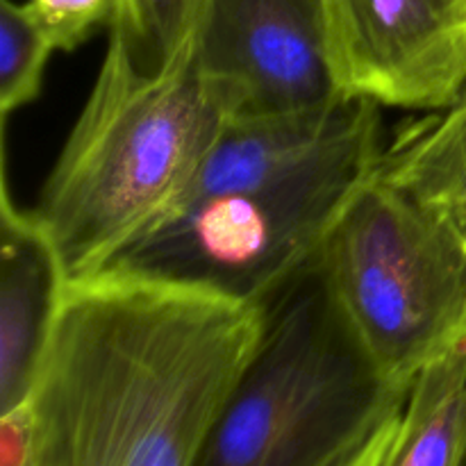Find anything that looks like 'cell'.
<instances>
[{
    "instance_id": "6da1fadb",
    "label": "cell",
    "mask_w": 466,
    "mask_h": 466,
    "mask_svg": "<svg viewBox=\"0 0 466 466\" xmlns=\"http://www.w3.org/2000/svg\"><path fill=\"white\" fill-rule=\"evenodd\" d=\"M264 308L146 278L68 282L25 408L35 466H194Z\"/></svg>"
},
{
    "instance_id": "7a4b0ae2",
    "label": "cell",
    "mask_w": 466,
    "mask_h": 466,
    "mask_svg": "<svg viewBox=\"0 0 466 466\" xmlns=\"http://www.w3.org/2000/svg\"><path fill=\"white\" fill-rule=\"evenodd\" d=\"M94 86L30 209L68 282L100 276L167 221L232 114L189 36L159 68L112 27Z\"/></svg>"
},
{
    "instance_id": "3957f363",
    "label": "cell",
    "mask_w": 466,
    "mask_h": 466,
    "mask_svg": "<svg viewBox=\"0 0 466 466\" xmlns=\"http://www.w3.org/2000/svg\"><path fill=\"white\" fill-rule=\"evenodd\" d=\"M410 385L360 349L317 262L264 305V328L194 466H337Z\"/></svg>"
},
{
    "instance_id": "277c9868",
    "label": "cell",
    "mask_w": 466,
    "mask_h": 466,
    "mask_svg": "<svg viewBox=\"0 0 466 466\" xmlns=\"http://www.w3.org/2000/svg\"><path fill=\"white\" fill-rule=\"evenodd\" d=\"M382 123L291 176L185 200L103 273L264 305L317 262L355 191L385 155Z\"/></svg>"
},
{
    "instance_id": "5b68a950",
    "label": "cell",
    "mask_w": 466,
    "mask_h": 466,
    "mask_svg": "<svg viewBox=\"0 0 466 466\" xmlns=\"http://www.w3.org/2000/svg\"><path fill=\"white\" fill-rule=\"evenodd\" d=\"M317 267L360 349L387 380L410 385L466 344V244L378 173L349 200Z\"/></svg>"
},
{
    "instance_id": "8992f818",
    "label": "cell",
    "mask_w": 466,
    "mask_h": 466,
    "mask_svg": "<svg viewBox=\"0 0 466 466\" xmlns=\"http://www.w3.org/2000/svg\"><path fill=\"white\" fill-rule=\"evenodd\" d=\"M189 46L235 116L344 100L330 68L326 0H203Z\"/></svg>"
},
{
    "instance_id": "52a82bcc",
    "label": "cell",
    "mask_w": 466,
    "mask_h": 466,
    "mask_svg": "<svg viewBox=\"0 0 466 466\" xmlns=\"http://www.w3.org/2000/svg\"><path fill=\"white\" fill-rule=\"evenodd\" d=\"M339 94L435 114L466 89V0H326Z\"/></svg>"
},
{
    "instance_id": "ba28073f",
    "label": "cell",
    "mask_w": 466,
    "mask_h": 466,
    "mask_svg": "<svg viewBox=\"0 0 466 466\" xmlns=\"http://www.w3.org/2000/svg\"><path fill=\"white\" fill-rule=\"evenodd\" d=\"M68 280L30 209L14 205L3 168L0 205V417L25 408Z\"/></svg>"
},
{
    "instance_id": "9c48e42d",
    "label": "cell",
    "mask_w": 466,
    "mask_h": 466,
    "mask_svg": "<svg viewBox=\"0 0 466 466\" xmlns=\"http://www.w3.org/2000/svg\"><path fill=\"white\" fill-rule=\"evenodd\" d=\"M378 176L435 212L466 244V89L396 137Z\"/></svg>"
},
{
    "instance_id": "30bf717a",
    "label": "cell",
    "mask_w": 466,
    "mask_h": 466,
    "mask_svg": "<svg viewBox=\"0 0 466 466\" xmlns=\"http://www.w3.org/2000/svg\"><path fill=\"white\" fill-rule=\"evenodd\" d=\"M466 344L414 376L382 466H464Z\"/></svg>"
},
{
    "instance_id": "8fae6325",
    "label": "cell",
    "mask_w": 466,
    "mask_h": 466,
    "mask_svg": "<svg viewBox=\"0 0 466 466\" xmlns=\"http://www.w3.org/2000/svg\"><path fill=\"white\" fill-rule=\"evenodd\" d=\"M55 44L27 3L0 0V112L3 121L39 98Z\"/></svg>"
},
{
    "instance_id": "7c38bea8",
    "label": "cell",
    "mask_w": 466,
    "mask_h": 466,
    "mask_svg": "<svg viewBox=\"0 0 466 466\" xmlns=\"http://www.w3.org/2000/svg\"><path fill=\"white\" fill-rule=\"evenodd\" d=\"M200 3L203 0H130L126 25L114 27L130 36L146 68H159L191 35Z\"/></svg>"
},
{
    "instance_id": "4fadbf2b",
    "label": "cell",
    "mask_w": 466,
    "mask_h": 466,
    "mask_svg": "<svg viewBox=\"0 0 466 466\" xmlns=\"http://www.w3.org/2000/svg\"><path fill=\"white\" fill-rule=\"evenodd\" d=\"M55 48L71 53L100 27L126 25L130 0H27Z\"/></svg>"
},
{
    "instance_id": "5bb4252c",
    "label": "cell",
    "mask_w": 466,
    "mask_h": 466,
    "mask_svg": "<svg viewBox=\"0 0 466 466\" xmlns=\"http://www.w3.org/2000/svg\"><path fill=\"white\" fill-rule=\"evenodd\" d=\"M410 390V387H408ZM405 403V399H403ZM403 403L394 410V412L387 414L344 460L337 466H382L385 464L387 455H390L391 444L396 440V431H399V419Z\"/></svg>"
},
{
    "instance_id": "9a60e30c",
    "label": "cell",
    "mask_w": 466,
    "mask_h": 466,
    "mask_svg": "<svg viewBox=\"0 0 466 466\" xmlns=\"http://www.w3.org/2000/svg\"><path fill=\"white\" fill-rule=\"evenodd\" d=\"M0 449H3V466H35L27 441L25 412H16L0 417Z\"/></svg>"
},
{
    "instance_id": "2e32d148",
    "label": "cell",
    "mask_w": 466,
    "mask_h": 466,
    "mask_svg": "<svg viewBox=\"0 0 466 466\" xmlns=\"http://www.w3.org/2000/svg\"><path fill=\"white\" fill-rule=\"evenodd\" d=\"M464 466H466V455H464Z\"/></svg>"
}]
</instances>
